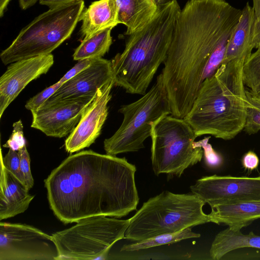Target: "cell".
Here are the masks:
<instances>
[{"instance_id": "22", "label": "cell", "mask_w": 260, "mask_h": 260, "mask_svg": "<svg viewBox=\"0 0 260 260\" xmlns=\"http://www.w3.org/2000/svg\"><path fill=\"white\" fill-rule=\"evenodd\" d=\"M112 28H107L84 38L75 50L73 55L74 60L102 58L109 51L112 43L111 35Z\"/></svg>"}, {"instance_id": "6", "label": "cell", "mask_w": 260, "mask_h": 260, "mask_svg": "<svg viewBox=\"0 0 260 260\" xmlns=\"http://www.w3.org/2000/svg\"><path fill=\"white\" fill-rule=\"evenodd\" d=\"M84 9L83 1L50 8L40 14L22 28L1 52L2 61L7 65L51 53L71 37Z\"/></svg>"}, {"instance_id": "12", "label": "cell", "mask_w": 260, "mask_h": 260, "mask_svg": "<svg viewBox=\"0 0 260 260\" xmlns=\"http://www.w3.org/2000/svg\"><path fill=\"white\" fill-rule=\"evenodd\" d=\"M95 94L45 102L38 109L31 112V127L49 137L62 138L70 135Z\"/></svg>"}, {"instance_id": "7", "label": "cell", "mask_w": 260, "mask_h": 260, "mask_svg": "<svg viewBox=\"0 0 260 260\" xmlns=\"http://www.w3.org/2000/svg\"><path fill=\"white\" fill-rule=\"evenodd\" d=\"M121 124L115 133L104 142L107 154L138 151L150 137L152 124L165 115H171L170 104L162 73L151 88L138 100L120 107Z\"/></svg>"}, {"instance_id": "15", "label": "cell", "mask_w": 260, "mask_h": 260, "mask_svg": "<svg viewBox=\"0 0 260 260\" xmlns=\"http://www.w3.org/2000/svg\"><path fill=\"white\" fill-rule=\"evenodd\" d=\"M112 79L111 61L97 58L88 68L62 84L45 102L94 95L100 88Z\"/></svg>"}, {"instance_id": "26", "label": "cell", "mask_w": 260, "mask_h": 260, "mask_svg": "<svg viewBox=\"0 0 260 260\" xmlns=\"http://www.w3.org/2000/svg\"><path fill=\"white\" fill-rule=\"evenodd\" d=\"M232 34L225 36L213 50L205 67L203 73V81L211 77L222 63L227 44Z\"/></svg>"}, {"instance_id": "35", "label": "cell", "mask_w": 260, "mask_h": 260, "mask_svg": "<svg viewBox=\"0 0 260 260\" xmlns=\"http://www.w3.org/2000/svg\"><path fill=\"white\" fill-rule=\"evenodd\" d=\"M253 47H260V18H256L254 24Z\"/></svg>"}, {"instance_id": "31", "label": "cell", "mask_w": 260, "mask_h": 260, "mask_svg": "<svg viewBox=\"0 0 260 260\" xmlns=\"http://www.w3.org/2000/svg\"><path fill=\"white\" fill-rule=\"evenodd\" d=\"M24 146H26V140L22 122L20 119L13 123L12 134L3 146L18 151Z\"/></svg>"}, {"instance_id": "18", "label": "cell", "mask_w": 260, "mask_h": 260, "mask_svg": "<svg viewBox=\"0 0 260 260\" xmlns=\"http://www.w3.org/2000/svg\"><path fill=\"white\" fill-rule=\"evenodd\" d=\"M211 208L210 222L228 225L231 230H241L260 219V201L220 204Z\"/></svg>"}, {"instance_id": "21", "label": "cell", "mask_w": 260, "mask_h": 260, "mask_svg": "<svg viewBox=\"0 0 260 260\" xmlns=\"http://www.w3.org/2000/svg\"><path fill=\"white\" fill-rule=\"evenodd\" d=\"M246 247L260 249V236L252 231L245 235L241 230L228 228L215 236L209 250L210 256L213 259L219 260L233 250Z\"/></svg>"}, {"instance_id": "14", "label": "cell", "mask_w": 260, "mask_h": 260, "mask_svg": "<svg viewBox=\"0 0 260 260\" xmlns=\"http://www.w3.org/2000/svg\"><path fill=\"white\" fill-rule=\"evenodd\" d=\"M54 63L50 53L10 63L0 78V118L9 105L31 81L46 74Z\"/></svg>"}, {"instance_id": "16", "label": "cell", "mask_w": 260, "mask_h": 260, "mask_svg": "<svg viewBox=\"0 0 260 260\" xmlns=\"http://www.w3.org/2000/svg\"><path fill=\"white\" fill-rule=\"evenodd\" d=\"M0 220L24 212L35 195L5 167L1 160Z\"/></svg>"}, {"instance_id": "3", "label": "cell", "mask_w": 260, "mask_h": 260, "mask_svg": "<svg viewBox=\"0 0 260 260\" xmlns=\"http://www.w3.org/2000/svg\"><path fill=\"white\" fill-rule=\"evenodd\" d=\"M243 60L222 63L205 79L192 106L184 119L198 137L210 135L229 140L243 129L247 96L243 78Z\"/></svg>"}, {"instance_id": "23", "label": "cell", "mask_w": 260, "mask_h": 260, "mask_svg": "<svg viewBox=\"0 0 260 260\" xmlns=\"http://www.w3.org/2000/svg\"><path fill=\"white\" fill-rule=\"evenodd\" d=\"M201 235L192 232V228H186L174 233H163L145 240L124 245L121 251H134L148 249L158 246L175 243L190 238H199Z\"/></svg>"}, {"instance_id": "4", "label": "cell", "mask_w": 260, "mask_h": 260, "mask_svg": "<svg viewBox=\"0 0 260 260\" xmlns=\"http://www.w3.org/2000/svg\"><path fill=\"white\" fill-rule=\"evenodd\" d=\"M181 9L176 0L158 9L143 28L129 35L122 53L111 60L114 85L144 95L166 59Z\"/></svg>"}, {"instance_id": "29", "label": "cell", "mask_w": 260, "mask_h": 260, "mask_svg": "<svg viewBox=\"0 0 260 260\" xmlns=\"http://www.w3.org/2000/svg\"><path fill=\"white\" fill-rule=\"evenodd\" d=\"M1 160L6 169L24 185L20 171V160L18 152L9 148L8 153L3 157L2 151H1Z\"/></svg>"}, {"instance_id": "32", "label": "cell", "mask_w": 260, "mask_h": 260, "mask_svg": "<svg viewBox=\"0 0 260 260\" xmlns=\"http://www.w3.org/2000/svg\"><path fill=\"white\" fill-rule=\"evenodd\" d=\"M96 59L97 58H86L78 60V62L68 71L58 81L63 84L88 68Z\"/></svg>"}, {"instance_id": "34", "label": "cell", "mask_w": 260, "mask_h": 260, "mask_svg": "<svg viewBox=\"0 0 260 260\" xmlns=\"http://www.w3.org/2000/svg\"><path fill=\"white\" fill-rule=\"evenodd\" d=\"M83 1L84 0H39V3L49 8H53Z\"/></svg>"}, {"instance_id": "10", "label": "cell", "mask_w": 260, "mask_h": 260, "mask_svg": "<svg viewBox=\"0 0 260 260\" xmlns=\"http://www.w3.org/2000/svg\"><path fill=\"white\" fill-rule=\"evenodd\" d=\"M52 235L21 223H0V260H58Z\"/></svg>"}, {"instance_id": "27", "label": "cell", "mask_w": 260, "mask_h": 260, "mask_svg": "<svg viewBox=\"0 0 260 260\" xmlns=\"http://www.w3.org/2000/svg\"><path fill=\"white\" fill-rule=\"evenodd\" d=\"M210 137H205L203 139L194 142V146L201 147L203 150V155L206 165L212 169L217 168L222 165L223 158L209 143Z\"/></svg>"}, {"instance_id": "39", "label": "cell", "mask_w": 260, "mask_h": 260, "mask_svg": "<svg viewBox=\"0 0 260 260\" xmlns=\"http://www.w3.org/2000/svg\"><path fill=\"white\" fill-rule=\"evenodd\" d=\"M155 5L158 9L168 5L174 0H152Z\"/></svg>"}, {"instance_id": "20", "label": "cell", "mask_w": 260, "mask_h": 260, "mask_svg": "<svg viewBox=\"0 0 260 260\" xmlns=\"http://www.w3.org/2000/svg\"><path fill=\"white\" fill-rule=\"evenodd\" d=\"M119 24L126 27L130 35L143 28L154 17L158 8L152 0H116Z\"/></svg>"}, {"instance_id": "1", "label": "cell", "mask_w": 260, "mask_h": 260, "mask_svg": "<svg viewBox=\"0 0 260 260\" xmlns=\"http://www.w3.org/2000/svg\"><path fill=\"white\" fill-rule=\"evenodd\" d=\"M135 165L125 157L83 150L66 158L44 180L50 208L64 224L136 210Z\"/></svg>"}, {"instance_id": "5", "label": "cell", "mask_w": 260, "mask_h": 260, "mask_svg": "<svg viewBox=\"0 0 260 260\" xmlns=\"http://www.w3.org/2000/svg\"><path fill=\"white\" fill-rule=\"evenodd\" d=\"M206 203L192 193L163 191L143 204L129 218L124 239L138 242L163 233L178 232L210 222Z\"/></svg>"}, {"instance_id": "38", "label": "cell", "mask_w": 260, "mask_h": 260, "mask_svg": "<svg viewBox=\"0 0 260 260\" xmlns=\"http://www.w3.org/2000/svg\"><path fill=\"white\" fill-rule=\"evenodd\" d=\"M252 8L254 10L255 17L260 18V0H252Z\"/></svg>"}, {"instance_id": "2", "label": "cell", "mask_w": 260, "mask_h": 260, "mask_svg": "<svg viewBox=\"0 0 260 260\" xmlns=\"http://www.w3.org/2000/svg\"><path fill=\"white\" fill-rule=\"evenodd\" d=\"M241 13L225 0H189L181 10L161 73L172 115L184 118L189 112L210 55Z\"/></svg>"}, {"instance_id": "24", "label": "cell", "mask_w": 260, "mask_h": 260, "mask_svg": "<svg viewBox=\"0 0 260 260\" xmlns=\"http://www.w3.org/2000/svg\"><path fill=\"white\" fill-rule=\"evenodd\" d=\"M243 78L244 85L250 89L260 83V47L252 53L244 61Z\"/></svg>"}, {"instance_id": "9", "label": "cell", "mask_w": 260, "mask_h": 260, "mask_svg": "<svg viewBox=\"0 0 260 260\" xmlns=\"http://www.w3.org/2000/svg\"><path fill=\"white\" fill-rule=\"evenodd\" d=\"M130 219L97 216L81 219L74 226L52 235L58 260L107 259L110 248L124 239Z\"/></svg>"}, {"instance_id": "25", "label": "cell", "mask_w": 260, "mask_h": 260, "mask_svg": "<svg viewBox=\"0 0 260 260\" xmlns=\"http://www.w3.org/2000/svg\"><path fill=\"white\" fill-rule=\"evenodd\" d=\"M247 96L246 118L244 131L249 135L257 133L260 131V101L252 96L248 90Z\"/></svg>"}, {"instance_id": "30", "label": "cell", "mask_w": 260, "mask_h": 260, "mask_svg": "<svg viewBox=\"0 0 260 260\" xmlns=\"http://www.w3.org/2000/svg\"><path fill=\"white\" fill-rule=\"evenodd\" d=\"M20 171L24 185L29 191L34 186V181L30 170V158L26 146L19 149Z\"/></svg>"}, {"instance_id": "8", "label": "cell", "mask_w": 260, "mask_h": 260, "mask_svg": "<svg viewBox=\"0 0 260 260\" xmlns=\"http://www.w3.org/2000/svg\"><path fill=\"white\" fill-rule=\"evenodd\" d=\"M197 137L184 118L165 115L153 122L150 138L154 174L180 177L187 168L200 162L203 150L194 146Z\"/></svg>"}, {"instance_id": "17", "label": "cell", "mask_w": 260, "mask_h": 260, "mask_svg": "<svg viewBox=\"0 0 260 260\" xmlns=\"http://www.w3.org/2000/svg\"><path fill=\"white\" fill-rule=\"evenodd\" d=\"M255 19L254 10L247 2L242 10L239 22L228 41L222 63L235 59L245 61L252 53Z\"/></svg>"}, {"instance_id": "28", "label": "cell", "mask_w": 260, "mask_h": 260, "mask_svg": "<svg viewBox=\"0 0 260 260\" xmlns=\"http://www.w3.org/2000/svg\"><path fill=\"white\" fill-rule=\"evenodd\" d=\"M62 85L58 81L40 92L29 100L25 105V108L31 112L38 109L49 98H50Z\"/></svg>"}, {"instance_id": "11", "label": "cell", "mask_w": 260, "mask_h": 260, "mask_svg": "<svg viewBox=\"0 0 260 260\" xmlns=\"http://www.w3.org/2000/svg\"><path fill=\"white\" fill-rule=\"evenodd\" d=\"M190 189L210 207L220 204L260 201V176H204L198 179Z\"/></svg>"}, {"instance_id": "36", "label": "cell", "mask_w": 260, "mask_h": 260, "mask_svg": "<svg viewBox=\"0 0 260 260\" xmlns=\"http://www.w3.org/2000/svg\"><path fill=\"white\" fill-rule=\"evenodd\" d=\"M38 0H18L19 4L22 10H26L34 6Z\"/></svg>"}, {"instance_id": "13", "label": "cell", "mask_w": 260, "mask_h": 260, "mask_svg": "<svg viewBox=\"0 0 260 260\" xmlns=\"http://www.w3.org/2000/svg\"><path fill=\"white\" fill-rule=\"evenodd\" d=\"M114 86L112 79L98 90L94 99L65 141V149L68 152L72 153L88 147L99 137L108 117V105Z\"/></svg>"}, {"instance_id": "37", "label": "cell", "mask_w": 260, "mask_h": 260, "mask_svg": "<svg viewBox=\"0 0 260 260\" xmlns=\"http://www.w3.org/2000/svg\"><path fill=\"white\" fill-rule=\"evenodd\" d=\"M248 90L253 98L260 101V83L254 88Z\"/></svg>"}, {"instance_id": "19", "label": "cell", "mask_w": 260, "mask_h": 260, "mask_svg": "<svg viewBox=\"0 0 260 260\" xmlns=\"http://www.w3.org/2000/svg\"><path fill=\"white\" fill-rule=\"evenodd\" d=\"M118 8L116 0L94 1L84 8L79 21L82 24L80 32L82 37H88L101 30L114 27L119 24Z\"/></svg>"}, {"instance_id": "40", "label": "cell", "mask_w": 260, "mask_h": 260, "mask_svg": "<svg viewBox=\"0 0 260 260\" xmlns=\"http://www.w3.org/2000/svg\"><path fill=\"white\" fill-rule=\"evenodd\" d=\"M11 0H0V16L2 17Z\"/></svg>"}, {"instance_id": "33", "label": "cell", "mask_w": 260, "mask_h": 260, "mask_svg": "<svg viewBox=\"0 0 260 260\" xmlns=\"http://www.w3.org/2000/svg\"><path fill=\"white\" fill-rule=\"evenodd\" d=\"M259 162V160L257 155L252 151H249L245 153L242 159L243 167L248 170H253L256 169Z\"/></svg>"}]
</instances>
